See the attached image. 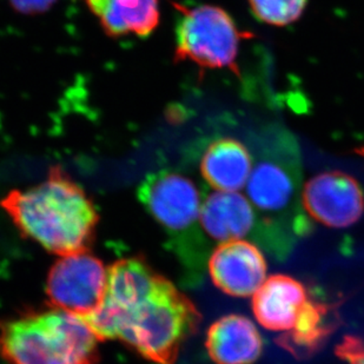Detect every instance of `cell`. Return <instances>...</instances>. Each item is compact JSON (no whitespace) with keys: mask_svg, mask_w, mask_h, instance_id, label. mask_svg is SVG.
I'll list each match as a JSON object with an SVG mask.
<instances>
[{"mask_svg":"<svg viewBox=\"0 0 364 364\" xmlns=\"http://www.w3.org/2000/svg\"><path fill=\"white\" fill-rule=\"evenodd\" d=\"M100 340H119L159 364H172L196 331V306L141 258H124L107 269V290L84 317Z\"/></svg>","mask_w":364,"mask_h":364,"instance_id":"cell-1","label":"cell"},{"mask_svg":"<svg viewBox=\"0 0 364 364\" xmlns=\"http://www.w3.org/2000/svg\"><path fill=\"white\" fill-rule=\"evenodd\" d=\"M255 143L254 166L245 186L247 200L268 230L272 254L283 259L311 229L301 209V151L294 136L279 127L262 131Z\"/></svg>","mask_w":364,"mask_h":364,"instance_id":"cell-2","label":"cell"},{"mask_svg":"<svg viewBox=\"0 0 364 364\" xmlns=\"http://www.w3.org/2000/svg\"><path fill=\"white\" fill-rule=\"evenodd\" d=\"M0 205L21 235L59 256L86 250L98 224L92 200L60 166L38 186L12 190Z\"/></svg>","mask_w":364,"mask_h":364,"instance_id":"cell-3","label":"cell"},{"mask_svg":"<svg viewBox=\"0 0 364 364\" xmlns=\"http://www.w3.org/2000/svg\"><path fill=\"white\" fill-rule=\"evenodd\" d=\"M98 341L84 317L55 306L0 322L9 364H96Z\"/></svg>","mask_w":364,"mask_h":364,"instance_id":"cell-4","label":"cell"},{"mask_svg":"<svg viewBox=\"0 0 364 364\" xmlns=\"http://www.w3.org/2000/svg\"><path fill=\"white\" fill-rule=\"evenodd\" d=\"M178 12L176 23L175 62H190L200 69L230 70L237 66L241 41L250 33L240 31L227 11L216 5L186 7L173 3Z\"/></svg>","mask_w":364,"mask_h":364,"instance_id":"cell-5","label":"cell"},{"mask_svg":"<svg viewBox=\"0 0 364 364\" xmlns=\"http://www.w3.org/2000/svg\"><path fill=\"white\" fill-rule=\"evenodd\" d=\"M107 284L103 262L82 250L60 256L52 265L46 294L55 308L85 317L100 306Z\"/></svg>","mask_w":364,"mask_h":364,"instance_id":"cell-6","label":"cell"},{"mask_svg":"<svg viewBox=\"0 0 364 364\" xmlns=\"http://www.w3.org/2000/svg\"><path fill=\"white\" fill-rule=\"evenodd\" d=\"M301 200L306 213L328 228L351 227L364 213L363 188L354 176L340 170L314 176L303 188Z\"/></svg>","mask_w":364,"mask_h":364,"instance_id":"cell-7","label":"cell"},{"mask_svg":"<svg viewBox=\"0 0 364 364\" xmlns=\"http://www.w3.org/2000/svg\"><path fill=\"white\" fill-rule=\"evenodd\" d=\"M149 213L172 232H183L200 220L202 200L196 184L177 172L149 175L138 189Z\"/></svg>","mask_w":364,"mask_h":364,"instance_id":"cell-8","label":"cell"},{"mask_svg":"<svg viewBox=\"0 0 364 364\" xmlns=\"http://www.w3.org/2000/svg\"><path fill=\"white\" fill-rule=\"evenodd\" d=\"M200 223L206 234L220 243L255 242L270 252V237L261 217L240 193L215 191L202 203Z\"/></svg>","mask_w":364,"mask_h":364,"instance_id":"cell-9","label":"cell"},{"mask_svg":"<svg viewBox=\"0 0 364 364\" xmlns=\"http://www.w3.org/2000/svg\"><path fill=\"white\" fill-rule=\"evenodd\" d=\"M213 284L232 297L254 296L267 279V262L257 245L249 241L220 243L210 256Z\"/></svg>","mask_w":364,"mask_h":364,"instance_id":"cell-10","label":"cell"},{"mask_svg":"<svg viewBox=\"0 0 364 364\" xmlns=\"http://www.w3.org/2000/svg\"><path fill=\"white\" fill-rule=\"evenodd\" d=\"M308 291L302 283L287 275L270 276L252 299L255 317L270 331L288 333L306 304Z\"/></svg>","mask_w":364,"mask_h":364,"instance_id":"cell-11","label":"cell"},{"mask_svg":"<svg viewBox=\"0 0 364 364\" xmlns=\"http://www.w3.org/2000/svg\"><path fill=\"white\" fill-rule=\"evenodd\" d=\"M205 347L216 364H254L261 358L263 340L247 317L231 314L210 326Z\"/></svg>","mask_w":364,"mask_h":364,"instance_id":"cell-12","label":"cell"},{"mask_svg":"<svg viewBox=\"0 0 364 364\" xmlns=\"http://www.w3.org/2000/svg\"><path fill=\"white\" fill-rule=\"evenodd\" d=\"M254 166V156L247 145L235 138L210 143L200 159L203 178L216 191L238 193L247 186Z\"/></svg>","mask_w":364,"mask_h":364,"instance_id":"cell-13","label":"cell"},{"mask_svg":"<svg viewBox=\"0 0 364 364\" xmlns=\"http://www.w3.org/2000/svg\"><path fill=\"white\" fill-rule=\"evenodd\" d=\"M109 37H149L161 21L159 0H82Z\"/></svg>","mask_w":364,"mask_h":364,"instance_id":"cell-14","label":"cell"},{"mask_svg":"<svg viewBox=\"0 0 364 364\" xmlns=\"http://www.w3.org/2000/svg\"><path fill=\"white\" fill-rule=\"evenodd\" d=\"M329 314L326 304L308 299L295 326L281 337L279 344L296 358H306L316 353L333 331Z\"/></svg>","mask_w":364,"mask_h":364,"instance_id":"cell-15","label":"cell"},{"mask_svg":"<svg viewBox=\"0 0 364 364\" xmlns=\"http://www.w3.org/2000/svg\"><path fill=\"white\" fill-rule=\"evenodd\" d=\"M247 3L257 21L283 28L302 17L308 0H247Z\"/></svg>","mask_w":364,"mask_h":364,"instance_id":"cell-16","label":"cell"},{"mask_svg":"<svg viewBox=\"0 0 364 364\" xmlns=\"http://www.w3.org/2000/svg\"><path fill=\"white\" fill-rule=\"evenodd\" d=\"M337 354L349 364H364V342L358 337H347L338 346Z\"/></svg>","mask_w":364,"mask_h":364,"instance_id":"cell-17","label":"cell"},{"mask_svg":"<svg viewBox=\"0 0 364 364\" xmlns=\"http://www.w3.org/2000/svg\"><path fill=\"white\" fill-rule=\"evenodd\" d=\"M11 6L23 14H39L50 10L57 0H9Z\"/></svg>","mask_w":364,"mask_h":364,"instance_id":"cell-18","label":"cell"},{"mask_svg":"<svg viewBox=\"0 0 364 364\" xmlns=\"http://www.w3.org/2000/svg\"><path fill=\"white\" fill-rule=\"evenodd\" d=\"M355 152L358 154V155L362 156L364 157V146H360V148L355 149Z\"/></svg>","mask_w":364,"mask_h":364,"instance_id":"cell-19","label":"cell"}]
</instances>
